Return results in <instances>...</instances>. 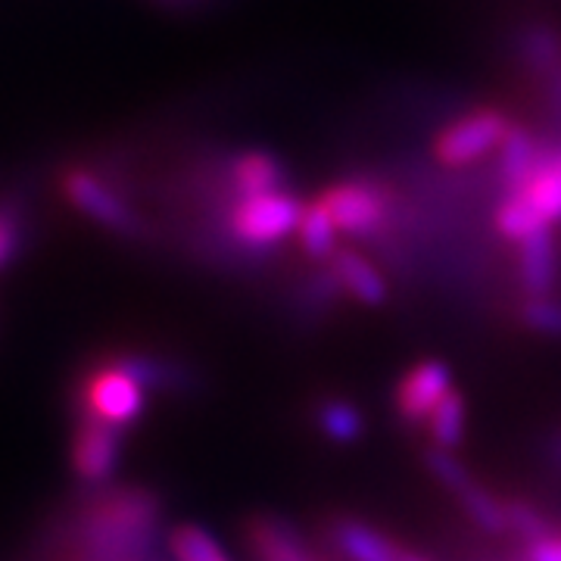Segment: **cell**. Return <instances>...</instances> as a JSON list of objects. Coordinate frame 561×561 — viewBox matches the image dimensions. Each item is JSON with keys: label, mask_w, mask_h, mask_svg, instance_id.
Returning <instances> with one entry per match:
<instances>
[{"label": "cell", "mask_w": 561, "mask_h": 561, "mask_svg": "<svg viewBox=\"0 0 561 561\" xmlns=\"http://www.w3.org/2000/svg\"><path fill=\"white\" fill-rule=\"evenodd\" d=\"M66 527L72 561H157L162 500L144 486H94Z\"/></svg>", "instance_id": "6da1fadb"}, {"label": "cell", "mask_w": 561, "mask_h": 561, "mask_svg": "<svg viewBox=\"0 0 561 561\" xmlns=\"http://www.w3.org/2000/svg\"><path fill=\"white\" fill-rule=\"evenodd\" d=\"M60 191L72 209L84 219L101 225L103 231L116 234L122 241H147L150 221L131 201L128 184L103 165L91 162H69L60 172Z\"/></svg>", "instance_id": "7a4b0ae2"}, {"label": "cell", "mask_w": 561, "mask_h": 561, "mask_svg": "<svg viewBox=\"0 0 561 561\" xmlns=\"http://www.w3.org/2000/svg\"><path fill=\"white\" fill-rule=\"evenodd\" d=\"M402 197L405 194L400 187H393L383 175H353L328 184L319 194L343 238L368 243L397 228Z\"/></svg>", "instance_id": "3957f363"}, {"label": "cell", "mask_w": 561, "mask_h": 561, "mask_svg": "<svg viewBox=\"0 0 561 561\" xmlns=\"http://www.w3.org/2000/svg\"><path fill=\"white\" fill-rule=\"evenodd\" d=\"M147 393L150 390L110 356L101 365H94L88 375H81L76 387V415H91L103 424L125 431L138 424L144 415Z\"/></svg>", "instance_id": "277c9868"}, {"label": "cell", "mask_w": 561, "mask_h": 561, "mask_svg": "<svg viewBox=\"0 0 561 561\" xmlns=\"http://www.w3.org/2000/svg\"><path fill=\"white\" fill-rule=\"evenodd\" d=\"M302 206L306 203L300 201V194L290 187L243 197V201L231 203V209L225 216V228L241 243L272 256L290 234H297Z\"/></svg>", "instance_id": "5b68a950"}, {"label": "cell", "mask_w": 561, "mask_h": 561, "mask_svg": "<svg viewBox=\"0 0 561 561\" xmlns=\"http://www.w3.org/2000/svg\"><path fill=\"white\" fill-rule=\"evenodd\" d=\"M515 119L508 113H502L496 106H478L461 113L459 119L443 125L434 138V160L446 172H459L468 165H478L490 153H496L502 147L505 135L512 131Z\"/></svg>", "instance_id": "8992f818"}, {"label": "cell", "mask_w": 561, "mask_h": 561, "mask_svg": "<svg viewBox=\"0 0 561 561\" xmlns=\"http://www.w3.org/2000/svg\"><path fill=\"white\" fill-rule=\"evenodd\" d=\"M424 465H427V471H431V474L461 502L465 515L478 524V527H483L486 534H502V530H508L505 500H500L496 493H490L486 486H481V483L474 481L471 471H468L453 453L431 446L427 456H424Z\"/></svg>", "instance_id": "52a82bcc"}, {"label": "cell", "mask_w": 561, "mask_h": 561, "mask_svg": "<svg viewBox=\"0 0 561 561\" xmlns=\"http://www.w3.org/2000/svg\"><path fill=\"white\" fill-rule=\"evenodd\" d=\"M72 471L88 486H106L119 471L122 431L113 424L76 415V437H72Z\"/></svg>", "instance_id": "ba28073f"}, {"label": "cell", "mask_w": 561, "mask_h": 561, "mask_svg": "<svg viewBox=\"0 0 561 561\" xmlns=\"http://www.w3.org/2000/svg\"><path fill=\"white\" fill-rule=\"evenodd\" d=\"M446 393H453V371L440 359L415 362L393 390V405L402 424L421 427L427 424L431 412L443 402Z\"/></svg>", "instance_id": "9c48e42d"}, {"label": "cell", "mask_w": 561, "mask_h": 561, "mask_svg": "<svg viewBox=\"0 0 561 561\" xmlns=\"http://www.w3.org/2000/svg\"><path fill=\"white\" fill-rule=\"evenodd\" d=\"M221 175H225L231 203L290 187L287 162L268 150H238V153L221 157Z\"/></svg>", "instance_id": "30bf717a"}, {"label": "cell", "mask_w": 561, "mask_h": 561, "mask_svg": "<svg viewBox=\"0 0 561 561\" xmlns=\"http://www.w3.org/2000/svg\"><path fill=\"white\" fill-rule=\"evenodd\" d=\"M508 54L527 79L542 81L561 69V28L546 20L522 22L508 35Z\"/></svg>", "instance_id": "8fae6325"}, {"label": "cell", "mask_w": 561, "mask_h": 561, "mask_svg": "<svg viewBox=\"0 0 561 561\" xmlns=\"http://www.w3.org/2000/svg\"><path fill=\"white\" fill-rule=\"evenodd\" d=\"M561 253L552 228L518 243V284L524 297H552L559 287Z\"/></svg>", "instance_id": "7c38bea8"}, {"label": "cell", "mask_w": 561, "mask_h": 561, "mask_svg": "<svg viewBox=\"0 0 561 561\" xmlns=\"http://www.w3.org/2000/svg\"><path fill=\"white\" fill-rule=\"evenodd\" d=\"M113 359L153 393H181L184 397V393H194L201 387V375L191 365L172 359V356L131 350V353H116Z\"/></svg>", "instance_id": "4fadbf2b"}, {"label": "cell", "mask_w": 561, "mask_h": 561, "mask_svg": "<svg viewBox=\"0 0 561 561\" xmlns=\"http://www.w3.org/2000/svg\"><path fill=\"white\" fill-rule=\"evenodd\" d=\"M324 265L331 268V275L341 284L343 297H353V300L368 306V309H381L390 300V287L383 280L381 268L368 256L356 253V250L341 247Z\"/></svg>", "instance_id": "5bb4252c"}, {"label": "cell", "mask_w": 561, "mask_h": 561, "mask_svg": "<svg viewBox=\"0 0 561 561\" xmlns=\"http://www.w3.org/2000/svg\"><path fill=\"white\" fill-rule=\"evenodd\" d=\"M331 542L346 561H405L409 556L402 542L359 518H337L331 524Z\"/></svg>", "instance_id": "9a60e30c"}, {"label": "cell", "mask_w": 561, "mask_h": 561, "mask_svg": "<svg viewBox=\"0 0 561 561\" xmlns=\"http://www.w3.org/2000/svg\"><path fill=\"white\" fill-rule=\"evenodd\" d=\"M247 546L256 561H319L300 530L275 515H260L247 524Z\"/></svg>", "instance_id": "2e32d148"}, {"label": "cell", "mask_w": 561, "mask_h": 561, "mask_svg": "<svg viewBox=\"0 0 561 561\" xmlns=\"http://www.w3.org/2000/svg\"><path fill=\"white\" fill-rule=\"evenodd\" d=\"M297 238H300L302 253L309 256V260L324 262L331 260L337 250H341V231H337V225L331 219V213L324 209V203L316 197V201H309L302 206V216H300V228H297Z\"/></svg>", "instance_id": "e0dca14e"}, {"label": "cell", "mask_w": 561, "mask_h": 561, "mask_svg": "<svg viewBox=\"0 0 561 561\" xmlns=\"http://www.w3.org/2000/svg\"><path fill=\"white\" fill-rule=\"evenodd\" d=\"M493 228H496L502 241L522 243L527 238H534L542 228H552V225L542 219L540 213L534 209V203L518 191V194H505V197L496 201V206H493Z\"/></svg>", "instance_id": "ac0fdd59"}, {"label": "cell", "mask_w": 561, "mask_h": 561, "mask_svg": "<svg viewBox=\"0 0 561 561\" xmlns=\"http://www.w3.org/2000/svg\"><path fill=\"white\" fill-rule=\"evenodd\" d=\"M316 427L331 443L350 446V443H356L362 437L365 419H362L359 405H353L350 400H341V397H328V400H321L316 405Z\"/></svg>", "instance_id": "d6986e66"}, {"label": "cell", "mask_w": 561, "mask_h": 561, "mask_svg": "<svg viewBox=\"0 0 561 561\" xmlns=\"http://www.w3.org/2000/svg\"><path fill=\"white\" fill-rule=\"evenodd\" d=\"M28 243V213L20 197L3 194L0 197V272H7L20 260Z\"/></svg>", "instance_id": "ffe728a7"}, {"label": "cell", "mask_w": 561, "mask_h": 561, "mask_svg": "<svg viewBox=\"0 0 561 561\" xmlns=\"http://www.w3.org/2000/svg\"><path fill=\"white\" fill-rule=\"evenodd\" d=\"M427 434H431V443L437 446V449H446V453H453V449H459L461 440H465V397L461 393H446L443 402L431 412V419H427Z\"/></svg>", "instance_id": "44dd1931"}, {"label": "cell", "mask_w": 561, "mask_h": 561, "mask_svg": "<svg viewBox=\"0 0 561 561\" xmlns=\"http://www.w3.org/2000/svg\"><path fill=\"white\" fill-rule=\"evenodd\" d=\"M518 319L527 331L561 341V300L559 297H524Z\"/></svg>", "instance_id": "7402d4cb"}, {"label": "cell", "mask_w": 561, "mask_h": 561, "mask_svg": "<svg viewBox=\"0 0 561 561\" xmlns=\"http://www.w3.org/2000/svg\"><path fill=\"white\" fill-rule=\"evenodd\" d=\"M505 515H508V530H515L518 537H524L527 542L540 540L549 534V527L542 522V515L524 500H512L505 502Z\"/></svg>", "instance_id": "603a6c76"}, {"label": "cell", "mask_w": 561, "mask_h": 561, "mask_svg": "<svg viewBox=\"0 0 561 561\" xmlns=\"http://www.w3.org/2000/svg\"><path fill=\"white\" fill-rule=\"evenodd\" d=\"M527 561H561V537L546 534L527 546Z\"/></svg>", "instance_id": "cb8c5ba5"}, {"label": "cell", "mask_w": 561, "mask_h": 561, "mask_svg": "<svg viewBox=\"0 0 561 561\" xmlns=\"http://www.w3.org/2000/svg\"><path fill=\"white\" fill-rule=\"evenodd\" d=\"M165 7H194V3H201V0H160Z\"/></svg>", "instance_id": "d4e9b609"}]
</instances>
